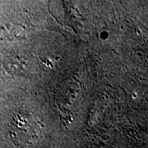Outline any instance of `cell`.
I'll list each match as a JSON object with an SVG mask.
<instances>
[{"mask_svg": "<svg viewBox=\"0 0 148 148\" xmlns=\"http://www.w3.org/2000/svg\"><path fill=\"white\" fill-rule=\"evenodd\" d=\"M37 124L33 122L29 116L17 115L14 121V131L16 137L19 138H32L36 140L37 132Z\"/></svg>", "mask_w": 148, "mask_h": 148, "instance_id": "1", "label": "cell"}]
</instances>
